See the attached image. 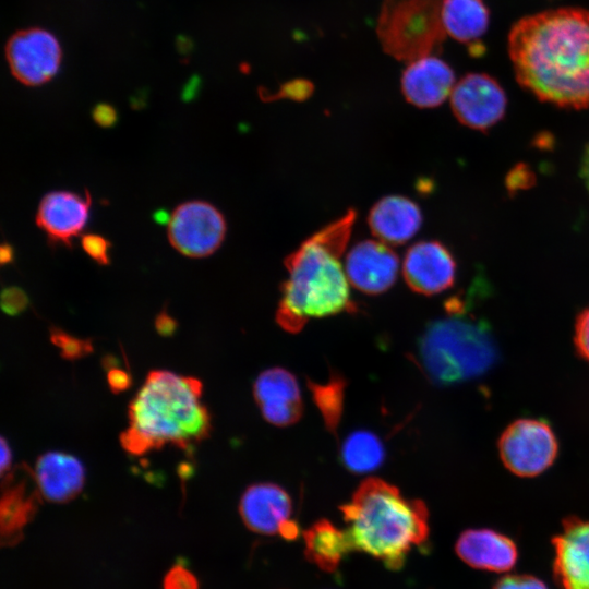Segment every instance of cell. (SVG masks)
Segmentation results:
<instances>
[{
    "mask_svg": "<svg viewBox=\"0 0 589 589\" xmlns=\"http://www.w3.org/2000/svg\"><path fill=\"white\" fill-rule=\"evenodd\" d=\"M253 395L263 418L273 425L288 426L301 418L303 408L298 381L284 368L263 371L254 381Z\"/></svg>",
    "mask_w": 589,
    "mask_h": 589,
    "instance_id": "obj_15",
    "label": "cell"
},
{
    "mask_svg": "<svg viewBox=\"0 0 589 589\" xmlns=\"http://www.w3.org/2000/svg\"><path fill=\"white\" fill-rule=\"evenodd\" d=\"M557 441L550 425L537 419L510 423L498 441L504 466L519 477H534L546 470L557 455Z\"/></svg>",
    "mask_w": 589,
    "mask_h": 589,
    "instance_id": "obj_7",
    "label": "cell"
},
{
    "mask_svg": "<svg viewBox=\"0 0 589 589\" xmlns=\"http://www.w3.org/2000/svg\"><path fill=\"white\" fill-rule=\"evenodd\" d=\"M155 328L158 334L165 337L171 336L176 332L177 321L168 314L166 308L156 315Z\"/></svg>",
    "mask_w": 589,
    "mask_h": 589,
    "instance_id": "obj_34",
    "label": "cell"
},
{
    "mask_svg": "<svg viewBox=\"0 0 589 589\" xmlns=\"http://www.w3.org/2000/svg\"><path fill=\"white\" fill-rule=\"evenodd\" d=\"M85 253L100 265H108L110 242L100 235L86 233L81 238Z\"/></svg>",
    "mask_w": 589,
    "mask_h": 589,
    "instance_id": "obj_28",
    "label": "cell"
},
{
    "mask_svg": "<svg viewBox=\"0 0 589 589\" xmlns=\"http://www.w3.org/2000/svg\"><path fill=\"white\" fill-rule=\"evenodd\" d=\"M353 550L401 567L407 554L429 537V513L420 500L405 497L378 478L360 483L351 500L340 506Z\"/></svg>",
    "mask_w": 589,
    "mask_h": 589,
    "instance_id": "obj_4",
    "label": "cell"
},
{
    "mask_svg": "<svg viewBox=\"0 0 589 589\" xmlns=\"http://www.w3.org/2000/svg\"><path fill=\"white\" fill-rule=\"evenodd\" d=\"M553 545V570L561 589H589V521L568 518Z\"/></svg>",
    "mask_w": 589,
    "mask_h": 589,
    "instance_id": "obj_17",
    "label": "cell"
},
{
    "mask_svg": "<svg viewBox=\"0 0 589 589\" xmlns=\"http://www.w3.org/2000/svg\"><path fill=\"white\" fill-rule=\"evenodd\" d=\"M399 257L388 244L362 240L347 252L345 271L348 280L359 291L375 296L393 287L398 278Z\"/></svg>",
    "mask_w": 589,
    "mask_h": 589,
    "instance_id": "obj_13",
    "label": "cell"
},
{
    "mask_svg": "<svg viewBox=\"0 0 589 589\" xmlns=\"http://www.w3.org/2000/svg\"><path fill=\"white\" fill-rule=\"evenodd\" d=\"M376 33L384 51L397 60L433 55L446 36L441 0H384Z\"/></svg>",
    "mask_w": 589,
    "mask_h": 589,
    "instance_id": "obj_6",
    "label": "cell"
},
{
    "mask_svg": "<svg viewBox=\"0 0 589 589\" xmlns=\"http://www.w3.org/2000/svg\"><path fill=\"white\" fill-rule=\"evenodd\" d=\"M580 170L584 182L589 191V144L585 148Z\"/></svg>",
    "mask_w": 589,
    "mask_h": 589,
    "instance_id": "obj_36",
    "label": "cell"
},
{
    "mask_svg": "<svg viewBox=\"0 0 589 589\" xmlns=\"http://www.w3.org/2000/svg\"><path fill=\"white\" fill-rule=\"evenodd\" d=\"M309 387L326 428L336 433L342 411L345 381L339 375H333L327 383H310Z\"/></svg>",
    "mask_w": 589,
    "mask_h": 589,
    "instance_id": "obj_25",
    "label": "cell"
},
{
    "mask_svg": "<svg viewBox=\"0 0 589 589\" xmlns=\"http://www.w3.org/2000/svg\"><path fill=\"white\" fill-rule=\"evenodd\" d=\"M92 117L98 125L110 128L117 122L118 113L113 106L101 103L93 108Z\"/></svg>",
    "mask_w": 589,
    "mask_h": 589,
    "instance_id": "obj_33",
    "label": "cell"
},
{
    "mask_svg": "<svg viewBox=\"0 0 589 589\" xmlns=\"http://www.w3.org/2000/svg\"><path fill=\"white\" fill-rule=\"evenodd\" d=\"M5 57L17 81L27 86H39L59 71L62 51L52 33L33 27L19 31L9 39Z\"/></svg>",
    "mask_w": 589,
    "mask_h": 589,
    "instance_id": "obj_9",
    "label": "cell"
},
{
    "mask_svg": "<svg viewBox=\"0 0 589 589\" xmlns=\"http://www.w3.org/2000/svg\"><path fill=\"white\" fill-rule=\"evenodd\" d=\"M446 35L462 44H472L485 34L490 11L483 0H441Z\"/></svg>",
    "mask_w": 589,
    "mask_h": 589,
    "instance_id": "obj_23",
    "label": "cell"
},
{
    "mask_svg": "<svg viewBox=\"0 0 589 589\" xmlns=\"http://www.w3.org/2000/svg\"><path fill=\"white\" fill-rule=\"evenodd\" d=\"M494 589H548L538 578L527 575L507 576L498 580Z\"/></svg>",
    "mask_w": 589,
    "mask_h": 589,
    "instance_id": "obj_31",
    "label": "cell"
},
{
    "mask_svg": "<svg viewBox=\"0 0 589 589\" xmlns=\"http://www.w3.org/2000/svg\"><path fill=\"white\" fill-rule=\"evenodd\" d=\"M422 221L419 205L397 194L380 199L368 215V225L373 236L388 245L408 242L418 233Z\"/></svg>",
    "mask_w": 589,
    "mask_h": 589,
    "instance_id": "obj_18",
    "label": "cell"
},
{
    "mask_svg": "<svg viewBox=\"0 0 589 589\" xmlns=\"http://www.w3.org/2000/svg\"><path fill=\"white\" fill-rule=\"evenodd\" d=\"M171 215H168L165 211L158 209L154 213V219L156 223L165 225L169 223Z\"/></svg>",
    "mask_w": 589,
    "mask_h": 589,
    "instance_id": "obj_38",
    "label": "cell"
},
{
    "mask_svg": "<svg viewBox=\"0 0 589 589\" xmlns=\"http://www.w3.org/2000/svg\"><path fill=\"white\" fill-rule=\"evenodd\" d=\"M227 225L218 208L205 201H188L176 207L168 223V240L181 254L205 257L223 243Z\"/></svg>",
    "mask_w": 589,
    "mask_h": 589,
    "instance_id": "obj_8",
    "label": "cell"
},
{
    "mask_svg": "<svg viewBox=\"0 0 589 589\" xmlns=\"http://www.w3.org/2000/svg\"><path fill=\"white\" fill-rule=\"evenodd\" d=\"M401 93L418 108H435L449 98L456 84L452 67L434 55L409 61L401 74Z\"/></svg>",
    "mask_w": 589,
    "mask_h": 589,
    "instance_id": "obj_16",
    "label": "cell"
},
{
    "mask_svg": "<svg viewBox=\"0 0 589 589\" xmlns=\"http://www.w3.org/2000/svg\"><path fill=\"white\" fill-rule=\"evenodd\" d=\"M507 52L516 81L540 101L589 108V10L563 7L519 19Z\"/></svg>",
    "mask_w": 589,
    "mask_h": 589,
    "instance_id": "obj_1",
    "label": "cell"
},
{
    "mask_svg": "<svg viewBox=\"0 0 589 589\" xmlns=\"http://www.w3.org/2000/svg\"><path fill=\"white\" fill-rule=\"evenodd\" d=\"M28 305L25 291L19 287H8L1 293V308L8 315H19Z\"/></svg>",
    "mask_w": 589,
    "mask_h": 589,
    "instance_id": "obj_29",
    "label": "cell"
},
{
    "mask_svg": "<svg viewBox=\"0 0 589 589\" xmlns=\"http://www.w3.org/2000/svg\"><path fill=\"white\" fill-rule=\"evenodd\" d=\"M575 345L579 354L589 361V308L585 309L576 320Z\"/></svg>",
    "mask_w": 589,
    "mask_h": 589,
    "instance_id": "obj_30",
    "label": "cell"
},
{
    "mask_svg": "<svg viewBox=\"0 0 589 589\" xmlns=\"http://www.w3.org/2000/svg\"><path fill=\"white\" fill-rule=\"evenodd\" d=\"M38 496V490H28L27 479L17 481L11 471L8 473L1 498L2 545H13L21 539L23 528L36 513Z\"/></svg>",
    "mask_w": 589,
    "mask_h": 589,
    "instance_id": "obj_21",
    "label": "cell"
},
{
    "mask_svg": "<svg viewBox=\"0 0 589 589\" xmlns=\"http://www.w3.org/2000/svg\"><path fill=\"white\" fill-rule=\"evenodd\" d=\"M239 514L253 532L279 534L286 540H294L299 534V526L291 519V497L275 483L261 482L247 488L239 502Z\"/></svg>",
    "mask_w": 589,
    "mask_h": 589,
    "instance_id": "obj_11",
    "label": "cell"
},
{
    "mask_svg": "<svg viewBox=\"0 0 589 589\" xmlns=\"http://www.w3.org/2000/svg\"><path fill=\"white\" fill-rule=\"evenodd\" d=\"M305 557L324 572H335L341 560L353 550L346 530L327 519L315 521L303 532Z\"/></svg>",
    "mask_w": 589,
    "mask_h": 589,
    "instance_id": "obj_22",
    "label": "cell"
},
{
    "mask_svg": "<svg viewBox=\"0 0 589 589\" xmlns=\"http://www.w3.org/2000/svg\"><path fill=\"white\" fill-rule=\"evenodd\" d=\"M313 91L314 86L310 81L305 79H293L283 83L274 92L262 88L260 95L265 101L281 98L303 101L313 94Z\"/></svg>",
    "mask_w": 589,
    "mask_h": 589,
    "instance_id": "obj_27",
    "label": "cell"
},
{
    "mask_svg": "<svg viewBox=\"0 0 589 589\" xmlns=\"http://www.w3.org/2000/svg\"><path fill=\"white\" fill-rule=\"evenodd\" d=\"M449 103L455 118L461 124L486 131L503 119L507 96L493 76L468 73L456 82Z\"/></svg>",
    "mask_w": 589,
    "mask_h": 589,
    "instance_id": "obj_10",
    "label": "cell"
},
{
    "mask_svg": "<svg viewBox=\"0 0 589 589\" xmlns=\"http://www.w3.org/2000/svg\"><path fill=\"white\" fill-rule=\"evenodd\" d=\"M88 191L84 196L69 191L47 193L36 213V224L52 244L72 245L84 229L91 207Z\"/></svg>",
    "mask_w": 589,
    "mask_h": 589,
    "instance_id": "obj_14",
    "label": "cell"
},
{
    "mask_svg": "<svg viewBox=\"0 0 589 589\" xmlns=\"http://www.w3.org/2000/svg\"><path fill=\"white\" fill-rule=\"evenodd\" d=\"M356 211L324 226L305 239L285 260L277 323L287 332H300L310 318L357 311L350 283L341 263L356 220Z\"/></svg>",
    "mask_w": 589,
    "mask_h": 589,
    "instance_id": "obj_2",
    "label": "cell"
},
{
    "mask_svg": "<svg viewBox=\"0 0 589 589\" xmlns=\"http://www.w3.org/2000/svg\"><path fill=\"white\" fill-rule=\"evenodd\" d=\"M385 449L377 435L359 430L346 437L340 448L345 467L354 473L374 471L384 461Z\"/></svg>",
    "mask_w": 589,
    "mask_h": 589,
    "instance_id": "obj_24",
    "label": "cell"
},
{
    "mask_svg": "<svg viewBox=\"0 0 589 589\" xmlns=\"http://www.w3.org/2000/svg\"><path fill=\"white\" fill-rule=\"evenodd\" d=\"M14 251L11 244L2 243L0 248V262L2 265L9 264L13 261Z\"/></svg>",
    "mask_w": 589,
    "mask_h": 589,
    "instance_id": "obj_37",
    "label": "cell"
},
{
    "mask_svg": "<svg viewBox=\"0 0 589 589\" xmlns=\"http://www.w3.org/2000/svg\"><path fill=\"white\" fill-rule=\"evenodd\" d=\"M108 385L113 393L127 390L132 383L131 375L118 364L110 366L107 373Z\"/></svg>",
    "mask_w": 589,
    "mask_h": 589,
    "instance_id": "obj_32",
    "label": "cell"
},
{
    "mask_svg": "<svg viewBox=\"0 0 589 589\" xmlns=\"http://www.w3.org/2000/svg\"><path fill=\"white\" fill-rule=\"evenodd\" d=\"M457 555L471 567L505 572L517 561V548L512 539L491 529H469L457 539Z\"/></svg>",
    "mask_w": 589,
    "mask_h": 589,
    "instance_id": "obj_20",
    "label": "cell"
},
{
    "mask_svg": "<svg viewBox=\"0 0 589 589\" xmlns=\"http://www.w3.org/2000/svg\"><path fill=\"white\" fill-rule=\"evenodd\" d=\"M50 340L61 351V357L69 360H76L86 357L93 351L89 339L76 338L64 330L50 328Z\"/></svg>",
    "mask_w": 589,
    "mask_h": 589,
    "instance_id": "obj_26",
    "label": "cell"
},
{
    "mask_svg": "<svg viewBox=\"0 0 589 589\" xmlns=\"http://www.w3.org/2000/svg\"><path fill=\"white\" fill-rule=\"evenodd\" d=\"M457 264L449 249L437 240L411 245L402 260V276L408 287L420 294L433 296L450 288Z\"/></svg>",
    "mask_w": 589,
    "mask_h": 589,
    "instance_id": "obj_12",
    "label": "cell"
},
{
    "mask_svg": "<svg viewBox=\"0 0 589 589\" xmlns=\"http://www.w3.org/2000/svg\"><path fill=\"white\" fill-rule=\"evenodd\" d=\"M34 479L39 494L53 503H65L82 491L85 482L83 464L73 455L48 452L38 457Z\"/></svg>",
    "mask_w": 589,
    "mask_h": 589,
    "instance_id": "obj_19",
    "label": "cell"
},
{
    "mask_svg": "<svg viewBox=\"0 0 589 589\" xmlns=\"http://www.w3.org/2000/svg\"><path fill=\"white\" fill-rule=\"evenodd\" d=\"M12 462V453L9 444L5 438L1 436V474L4 477L5 473H9Z\"/></svg>",
    "mask_w": 589,
    "mask_h": 589,
    "instance_id": "obj_35",
    "label": "cell"
},
{
    "mask_svg": "<svg viewBox=\"0 0 589 589\" xmlns=\"http://www.w3.org/2000/svg\"><path fill=\"white\" fill-rule=\"evenodd\" d=\"M497 348L486 324L457 311L430 323L419 340V360L437 384L479 376L496 361Z\"/></svg>",
    "mask_w": 589,
    "mask_h": 589,
    "instance_id": "obj_5",
    "label": "cell"
},
{
    "mask_svg": "<svg viewBox=\"0 0 589 589\" xmlns=\"http://www.w3.org/2000/svg\"><path fill=\"white\" fill-rule=\"evenodd\" d=\"M197 378L166 370L152 371L129 405L122 447L142 455L171 444L185 448L207 437L211 417Z\"/></svg>",
    "mask_w": 589,
    "mask_h": 589,
    "instance_id": "obj_3",
    "label": "cell"
}]
</instances>
